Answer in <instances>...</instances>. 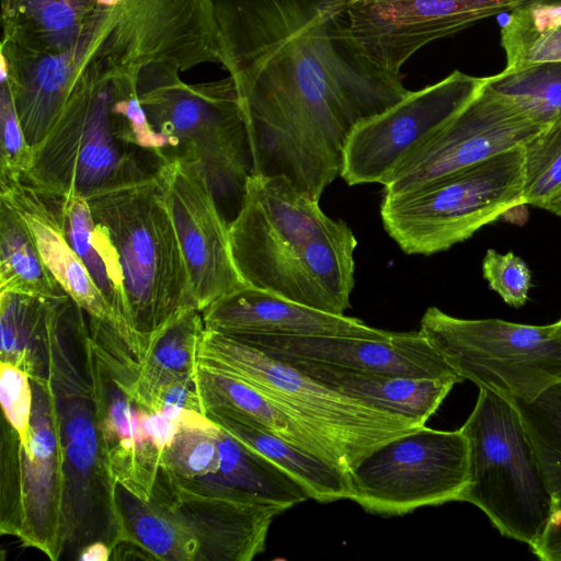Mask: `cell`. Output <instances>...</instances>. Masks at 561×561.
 Wrapping results in <instances>:
<instances>
[{"instance_id":"obj_1","label":"cell","mask_w":561,"mask_h":561,"mask_svg":"<svg viewBox=\"0 0 561 561\" xmlns=\"http://www.w3.org/2000/svg\"><path fill=\"white\" fill-rule=\"evenodd\" d=\"M351 0H216L219 64L233 80L253 174L309 197L341 175L351 130L401 101L403 75L355 44Z\"/></svg>"},{"instance_id":"obj_2","label":"cell","mask_w":561,"mask_h":561,"mask_svg":"<svg viewBox=\"0 0 561 561\" xmlns=\"http://www.w3.org/2000/svg\"><path fill=\"white\" fill-rule=\"evenodd\" d=\"M242 280L328 313L344 314L355 285L357 240L283 175L252 174L229 224Z\"/></svg>"},{"instance_id":"obj_3","label":"cell","mask_w":561,"mask_h":561,"mask_svg":"<svg viewBox=\"0 0 561 561\" xmlns=\"http://www.w3.org/2000/svg\"><path fill=\"white\" fill-rule=\"evenodd\" d=\"M88 202L118 254L137 358L167 324L198 310L188 270L156 175Z\"/></svg>"},{"instance_id":"obj_4","label":"cell","mask_w":561,"mask_h":561,"mask_svg":"<svg viewBox=\"0 0 561 561\" xmlns=\"http://www.w3.org/2000/svg\"><path fill=\"white\" fill-rule=\"evenodd\" d=\"M197 364L259 390L316 437L347 476L377 446L422 427L404 415L327 387L229 334L205 329Z\"/></svg>"},{"instance_id":"obj_5","label":"cell","mask_w":561,"mask_h":561,"mask_svg":"<svg viewBox=\"0 0 561 561\" xmlns=\"http://www.w3.org/2000/svg\"><path fill=\"white\" fill-rule=\"evenodd\" d=\"M115 506L119 542L162 561H251L265 550L271 524L286 511L191 491L162 467L148 500L116 483Z\"/></svg>"},{"instance_id":"obj_6","label":"cell","mask_w":561,"mask_h":561,"mask_svg":"<svg viewBox=\"0 0 561 561\" xmlns=\"http://www.w3.org/2000/svg\"><path fill=\"white\" fill-rule=\"evenodd\" d=\"M112 79L91 61L59 116L33 147L25 180L42 192L87 199L156 175L163 162L129 141Z\"/></svg>"},{"instance_id":"obj_7","label":"cell","mask_w":561,"mask_h":561,"mask_svg":"<svg viewBox=\"0 0 561 561\" xmlns=\"http://www.w3.org/2000/svg\"><path fill=\"white\" fill-rule=\"evenodd\" d=\"M47 377L57 402L65 455L66 548L102 540L119 542L115 481L108 469L91 377V334L83 320H66L53 332Z\"/></svg>"},{"instance_id":"obj_8","label":"cell","mask_w":561,"mask_h":561,"mask_svg":"<svg viewBox=\"0 0 561 561\" xmlns=\"http://www.w3.org/2000/svg\"><path fill=\"white\" fill-rule=\"evenodd\" d=\"M180 73L161 64L144 68L136 81L138 99L152 127L169 139L170 158L197 161L222 213L228 207L234 219L253 174L236 84L230 77L187 83Z\"/></svg>"},{"instance_id":"obj_9","label":"cell","mask_w":561,"mask_h":561,"mask_svg":"<svg viewBox=\"0 0 561 561\" xmlns=\"http://www.w3.org/2000/svg\"><path fill=\"white\" fill-rule=\"evenodd\" d=\"M460 428L469 442L470 473L461 502L479 507L503 536L530 548L553 500L518 410L512 401L479 389Z\"/></svg>"},{"instance_id":"obj_10","label":"cell","mask_w":561,"mask_h":561,"mask_svg":"<svg viewBox=\"0 0 561 561\" xmlns=\"http://www.w3.org/2000/svg\"><path fill=\"white\" fill-rule=\"evenodd\" d=\"M523 146L383 196L380 216L405 254L432 255L469 239L523 202Z\"/></svg>"},{"instance_id":"obj_11","label":"cell","mask_w":561,"mask_h":561,"mask_svg":"<svg viewBox=\"0 0 561 561\" xmlns=\"http://www.w3.org/2000/svg\"><path fill=\"white\" fill-rule=\"evenodd\" d=\"M448 365L479 389L530 402L561 382V323L460 319L436 307L419 330Z\"/></svg>"},{"instance_id":"obj_12","label":"cell","mask_w":561,"mask_h":561,"mask_svg":"<svg viewBox=\"0 0 561 561\" xmlns=\"http://www.w3.org/2000/svg\"><path fill=\"white\" fill-rule=\"evenodd\" d=\"M31 382L33 408L25 443L4 417L1 423L0 531L56 561L67 542L60 421L50 379Z\"/></svg>"},{"instance_id":"obj_13","label":"cell","mask_w":561,"mask_h":561,"mask_svg":"<svg viewBox=\"0 0 561 561\" xmlns=\"http://www.w3.org/2000/svg\"><path fill=\"white\" fill-rule=\"evenodd\" d=\"M348 477L351 501L373 514L397 516L461 502L470 483L469 442L461 428L424 425L377 446Z\"/></svg>"},{"instance_id":"obj_14","label":"cell","mask_w":561,"mask_h":561,"mask_svg":"<svg viewBox=\"0 0 561 561\" xmlns=\"http://www.w3.org/2000/svg\"><path fill=\"white\" fill-rule=\"evenodd\" d=\"M103 10L93 61L111 79L137 81L153 64L181 72L219 64L216 0H116Z\"/></svg>"},{"instance_id":"obj_15","label":"cell","mask_w":561,"mask_h":561,"mask_svg":"<svg viewBox=\"0 0 561 561\" xmlns=\"http://www.w3.org/2000/svg\"><path fill=\"white\" fill-rule=\"evenodd\" d=\"M484 82L485 77L455 70L360 121L347 137L341 178L348 185H387L398 168L456 116Z\"/></svg>"},{"instance_id":"obj_16","label":"cell","mask_w":561,"mask_h":561,"mask_svg":"<svg viewBox=\"0 0 561 561\" xmlns=\"http://www.w3.org/2000/svg\"><path fill=\"white\" fill-rule=\"evenodd\" d=\"M188 270L199 311L241 288L229 222L197 161L170 158L156 172Z\"/></svg>"},{"instance_id":"obj_17","label":"cell","mask_w":561,"mask_h":561,"mask_svg":"<svg viewBox=\"0 0 561 561\" xmlns=\"http://www.w3.org/2000/svg\"><path fill=\"white\" fill-rule=\"evenodd\" d=\"M548 126L483 85L456 116L398 168L385 185L383 196L402 194L523 146Z\"/></svg>"},{"instance_id":"obj_18","label":"cell","mask_w":561,"mask_h":561,"mask_svg":"<svg viewBox=\"0 0 561 561\" xmlns=\"http://www.w3.org/2000/svg\"><path fill=\"white\" fill-rule=\"evenodd\" d=\"M133 366L129 351L116 340L91 334L93 394L108 469L115 483L148 500L162 451L145 426V416L150 410L140 404L129 389Z\"/></svg>"},{"instance_id":"obj_19","label":"cell","mask_w":561,"mask_h":561,"mask_svg":"<svg viewBox=\"0 0 561 561\" xmlns=\"http://www.w3.org/2000/svg\"><path fill=\"white\" fill-rule=\"evenodd\" d=\"M510 10L507 0H351L352 37L374 65L402 75L425 45Z\"/></svg>"},{"instance_id":"obj_20","label":"cell","mask_w":561,"mask_h":561,"mask_svg":"<svg viewBox=\"0 0 561 561\" xmlns=\"http://www.w3.org/2000/svg\"><path fill=\"white\" fill-rule=\"evenodd\" d=\"M229 335L278 359L310 360L350 370L454 383L463 381L420 331L393 332L387 340L339 335Z\"/></svg>"},{"instance_id":"obj_21","label":"cell","mask_w":561,"mask_h":561,"mask_svg":"<svg viewBox=\"0 0 561 561\" xmlns=\"http://www.w3.org/2000/svg\"><path fill=\"white\" fill-rule=\"evenodd\" d=\"M92 28L79 46L62 54H36L1 42L0 79L9 85L32 148L47 135L80 73L93 60Z\"/></svg>"},{"instance_id":"obj_22","label":"cell","mask_w":561,"mask_h":561,"mask_svg":"<svg viewBox=\"0 0 561 561\" xmlns=\"http://www.w3.org/2000/svg\"><path fill=\"white\" fill-rule=\"evenodd\" d=\"M206 330L225 334L339 335L387 340L393 332L345 314L328 313L273 293L243 286L206 307Z\"/></svg>"},{"instance_id":"obj_23","label":"cell","mask_w":561,"mask_h":561,"mask_svg":"<svg viewBox=\"0 0 561 561\" xmlns=\"http://www.w3.org/2000/svg\"><path fill=\"white\" fill-rule=\"evenodd\" d=\"M0 198L26 222L43 261L62 290L88 317L107 321L116 329L111 308L67 238L60 197L39 191L25 179H0Z\"/></svg>"},{"instance_id":"obj_24","label":"cell","mask_w":561,"mask_h":561,"mask_svg":"<svg viewBox=\"0 0 561 561\" xmlns=\"http://www.w3.org/2000/svg\"><path fill=\"white\" fill-rule=\"evenodd\" d=\"M218 426V425H217ZM219 468L197 479L175 478L186 489L240 502L277 504L286 510L310 499L285 470L218 426Z\"/></svg>"},{"instance_id":"obj_25","label":"cell","mask_w":561,"mask_h":561,"mask_svg":"<svg viewBox=\"0 0 561 561\" xmlns=\"http://www.w3.org/2000/svg\"><path fill=\"white\" fill-rule=\"evenodd\" d=\"M280 360L327 387L376 408L404 415L421 426L437 411L456 385L434 378L350 370L310 360Z\"/></svg>"},{"instance_id":"obj_26","label":"cell","mask_w":561,"mask_h":561,"mask_svg":"<svg viewBox=\"0 0 561 561\" xmlns=\"http://www.w3.org/2000/svg\"><path fill=\"white\" fill-rule=\"evenodd\" d=\"M2 41L36 54H62L93 27L95 0H1Z\"/></svg>"},{"instance_id":"obj_27","label":"cell","mask_w":561,"mask_h":561,"mask_svg":"<svg viewBox=\"0 0 561 561\" xmlns=\"http://www.w3.org/2000/svg\"><path fill=\"white\" fill-rule=\"evenodd\" d=\"M205 414L215 424L257 451L289 476L308 492L310 499L329 503L351 500L350 478L327 460L302 449L225 408H210Z\"/></svg>"},{"instance_id":"obj_28","label":"cell","mask_w":561,"mask_h":561,"mask_svg":"<svg viewBox=\"0 0 561 561\" xmlns=\"http://www.w3.org/2000/svg\"><path fill=\"white\" fill-rule=\"evenodd\" d=\"M72 299L20 293H0L1 362L27 373L31 379L46 378L48 345L54 325Z\"/></svg>"},{"instance_id":"obj_29","label":"cell","mask_w":561,"mask_h":561,"mask_svg":"<svg viewBox=\"0 0 561 561\" xmlns=\"http://www.w3.org/2000/svg\"><path fill=\"white\" fill-rule=\"evenodd\" d=\"M60 210L71 247L111 308L116 330L130 350L123 273L108 232L93 218L89 202L82 196L72 194L60 197Z\"/></svg>"},{"instance_id":"obj_30","label":"cell","mask_w":561,"mask_h":561,"mask_svg":"<svg viewBox=\"0 0 561 561\" xmlns=\"http://www.w3.org/2000/svg\"><path fill=\"white\" fill-rule=\"evenodd\" d=\"M204 330L202 312L192 309L150 340L134 363V378L129 386L140 404L147 408L158 388L195 374Z\"/></svg>"},{"instance_id":"obj_31","label":"cell","mask_w":561,"mask_h":561,"mask_svg":"<svg viewBox=\"0 0 561 561\" xmlns=\"http://www.w3.org/2000/svg\"><path fill=\"white\" fill-rule=\"evenodd\" d=\"M195 375L205 410L210 408L232 410L337 467L330 451L316 437L249 383L198 364Z\"/></svg>"},{"instance_id":"obj_32","label":"cell","mask_w":561,"mask_h":561,"mask_svg":"<svg viewBox=\"0 0 561 561\" xmlns=\"http://www.w3.org/2000/svg\"><path fill=\"white\" fill-rule=\"evenodd\" d=\"M0 293L51 298L66 293L47 268L20 214L0 198Z\"/></svg>"},{"instance_id":"obj_33","label":"cell","mask_w":561,"mask_h":561,"mask_svg":"<svg viewBox=\"0 0 561 561\" xmlns=\"http://www.w3.org/2000/svg\"><path fill=\"white\" fill-rule=\"evenodd\" d=\"M506 69L561 61V4L529 2L511 11L501 27Z\"/></svg>"},{"instance_id":"obj_34","label":"cell","mask_w":561,"mask_h":561,"mask_svg":"<svg viewBox=\"0 0 561 561\" xmlns=\"http://www.w3.org/2000/svg\"><path fill=\"white\" fill-rule=\"evenodd\" d=\"M484 87L542 124L561 121V61L504 68L485 77Z\"/></svg>"},{"instance_id":"obj_35","label":"cell","mask_w":561,"mask_h":561,"mask_svg":"<svg viewBox=\"0 0 561 561\" xmlns=\"http://www.w3.org/2000/svg\"><path fill=\"white\" fill-rule=\"evenodd\" d=\"M512 402L523 419L552 499L561 497V382L530 402Z\"/></svg>"},{"instance_id":"obj_36","label":"cell","mask_w":561,"mask_h":561,"mask_svg":"<svg viewBox=\"0 0 561 561\" xmlns=\"http://www.w3.org/2000/svg\"><path fill=\"white\" fill-rule=\"evenodd\" d=\"M218 426L206 414L192 412L180 426L161 465L179 479H197L219 468Z\"/></svg>"},{"instance_id":"obj_37","label":"cell","mask_w":561,"mask_h":561,"mask_svg":"<svg viewBox=\"0 0 561 561\" xmlns=\"http://www.w3.org/2000/svg\"><path fill=\"white\" fill-rule=\"evenodd\" d=\"M523 202L546 209L561 192V121L523 145Z\"/></svg>"},{"instance_id":"obj_38","label":"cell","mask_w":561,"mask_h":561,"mask_svg":"<svg viewBox=\"0 0 561 561\" xmlns=\"http://www.w3.org/2000/svg\"><path fill=\"white\" fill-rule=\"evenodd\" d=\"M33 148L23 133L13 99L5 81L0 92V179H25Z\"/></svg>"},{"instance_id":"obj_39","label":"cell","mask_w":561,"mask_h":561,"mask_svg":"<svg viewBox=\"0 0 561 561\" xmlns=\"http://www.w3.org/2000/svg\"><path fill=\"white\" fill-rule=\"evenodd\" d=\"M482 273L490 289L508 306L519 308L528 300L531 274L527 264L514 253L501 254L489 249L482 261Z\"/></svg>"},{"instance_id":"obj_40","label":"cell","mask_w":561,"mask_h":561,"mask_svg":"<svg viewBox=\"0 0 561 561\" xmlns=\"http://www.w3.org/2000/svg\"><path fill=\"white\" fill-rule=\"evenodd\" d=\"M0 399L3 417L25 443L33 408L31 378L19 367L1 362Z\"/></svg>"},{"instance_id":"obj_41","label":"cell","mask_w":561,"mask_h":561,"mask_svg":"<svg viewBox=\"0 0 561 561\" xmlns=\"http://www.w3.org/2000/svg\"><path fill=\"white\" fill-rule=\"evenodd\" d=\"M552 500L546 526L537 542L530 547L531 552L542 561H561V497Z\"/></svg>"},{"instance_id":"obj_42","label":"cell","mask_w":561,"mask_h":561,"mask_svg":"<svg viewBox=\"0 0 561 561\" xmlns=\"http://www.w3.org/2000/svg\"><path fill=\"white\" fill-rule=\"evenodd\" d=\"M111 557V546L105 541L96 540L81 548L77 559L80 561H107Z\"/></svg>"},{"instance_id":"obj_43","label":"cell","mask_w":561,"mask_h":561,"mask_svg":"<svg viewBox=\"0 0 561 561\" xmlns=\"http://www.w3.org/2000/svg\"><path fill=\"white\" fill-rule=\"evenodd\" d=\"M546 210L561 216V192L548 204Z\"/></svg>"},{"instance_id":"obj_44","label":"cell","mask_w":561,"mask_h":561,"mask_svg":"<svg viewBox=\"0 0 561 561\" xmlns=\"http://www.w3.org/2000/svg\"><path fill=\"white\" fill-rule=\"evenodd\" d=\"M514 3V8L529 2H546V3H559L561 4V0H512Z\"/></svg>"},{"instance_id":"obj_45","label":"cell","mask_w":561,"mask_h":561,"mask_svg":"<svg viewBox=\"0 0 561 561\" xmlns=\"http://www.w3.org/2000/svg\"><path fill=\"white\" fill-rule=\"evenodd\" d=\"M559 322L561 323V319L559 320Z\"/></svg>"}]
</instances>
